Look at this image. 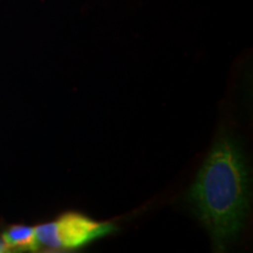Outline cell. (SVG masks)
<instances>
[{"label": "cell", "mask_w": 253, "mask_h": 253, "mask_svg": "<svg viewBox=\"0 0 253 253\" xmlns=\"http://www.w3.org/2000/svg\"><path fill=\"white\" fill-rule=\"evenodd\" d=\"M190 201L216 248L225 249L242 230L249 210L248 168L232 138L214 144L191 188Z\"/></svg>", "instance_id": "6da1fadb"}, {"label": "cell", "mask_w": 253, "mask_h": 253, "mask_svg": "<svg viewBox=\"0 0 253 253\" xmlns=\"http://www.w3.org/2000/svg\"><path fill=\"white\" fill-rule=\"evenodd\" d=\"M34 229L39 249L74 250L109 235L115 227L110 223H100L84 214L71 211Z\"/></svg>", "instance_id": "7a4b0ae2"}, {"label": "cell", "mask_w": 253, "mask_h": 253, "mask_svg": "<svg viewBox=\"0 0 253 253\" xmlns=\"http://www.w3.org/2000/svg\"><path fill=\"white\" fill-rule=\"evenodd\" d=\"M1 238L11 251H38L36 229L26 225H13L2 233Z\"/></svg>", "instance_id": "3957f363"}, {"label": "cell", "mask_w": 253, "mask_h": 253, "mask_svg": "<svg viewBox=\"0 0 253 253\" xmlns=\"http://www.w3.org/2000/svg\"><path fill=\"white\" fill-rule=\"evenodd\" d=\"M7 252H12L11 249H9L8 245L4 242V239L0 238V253H7Z\"/></svg>", "instance_id": "277c9868"}]
</instances>
